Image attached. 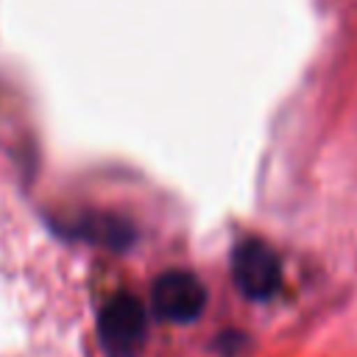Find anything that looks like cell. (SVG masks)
<instances>
[{
    "label": "cell",
    "instance_id": "cell-1",
    "mask_svg": "<svg viewBox=\"0 0 357 357\" xmlns=\"http://www.w3.org/2000/svg\"><path fill=\"white\" fill-rule=\"evenodd\" d=\"M148 340L145 304L131 293L112 296L98 315V343L106 357H137Z\"/></svg>",
    "mask_w": 357,
    "mask_h": 357
},
{
    "label": "cell",
    "instance_id": "cell-2",
    "mask_svg": "<svg viewBox=\"0 0 357 357\" xmlns=\"http://www.w3.org/2000/svg\"><path fill=\"white\" fill-rule=\"evenodd\" d=\"M231 279L245 298H271L282 284V265L276 251L262 240H243L231 254Z\"/></svg>",
    "mask_w": 357,
    "mask_h": 357
},
{
    "label": "cell",
    "instance_id": "cell-3",
    "mask_svg": "<svg viewBox=\"0 0 357 357\" xmlns=\"http://www.w3.org/2000/svg\"><path fill=\"white\" fill-rule=\"evenodd\" d=\"M153 312L170 324H190L206 307V287L187 271H167L151 287Z\"/></svg>",
    "mask_w": 357,
    "mask_h": 357
}]
</instances>
